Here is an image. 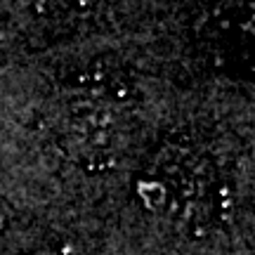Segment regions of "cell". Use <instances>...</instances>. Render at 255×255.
<instances>
[{"label": "cell", "mask_w": 255, "mask_h": 255, "mask_svg": "<svg viewBox=\"0 0 255 255\" xmlns=\"http://www.w3.org/2000/svg\"><path fill=\"white\" fill-rule=\"evenodd\" d=\"M154 208H168L182 222H213L227 208V187L206 154L187 144H165L149 170ZM149 187V189H151Z\"/></svg>", "instance_id": "6da1fadb"}, {"label": "cell", "mask_w": 255, "mask_h": 255, "mask_svg": "<svg viewBox=\"0 0 255 255\" xmlns=\"http://www.w3.org/2000/svg\"><path fill=\"white\" fill-rule=\"evenodd\" d=\"M57 132L59 144L88 170L102 173L119 161L123 132L116 107L100 97L76 92L59 114Z\"/></svg>", "instance_id": "7a4b0ae2"}, {"label": "cell", "mask_w": 255, "mask_h": 255, "mask_svg": "<svg viewBox=\"0 0 255 255\" xmlns=\"http://www.w3.org/2000/svg\"><path fill=\"white\" fill-rule=\"evenodd\" d=\"M255 14L251 0H215L203 7L196 24V43L203 57L234 73H253Z\"/></svg>", "instance_id": "3957f363"}, {"label": "cell", "mask_w": 255, "mask_h": 255, "mask_svg": "<svg viewBox=\"0 0 255 255\" xmlns=\"http://www.w3.org/2000/svg\"><path fill=\"white\" fill-rule=\"evenodd\" d=\"M36 2L50 9H78L83 5H88L90 0H36Z\"/></svg>", "instance_id": "277c9868"}]
</instances>
